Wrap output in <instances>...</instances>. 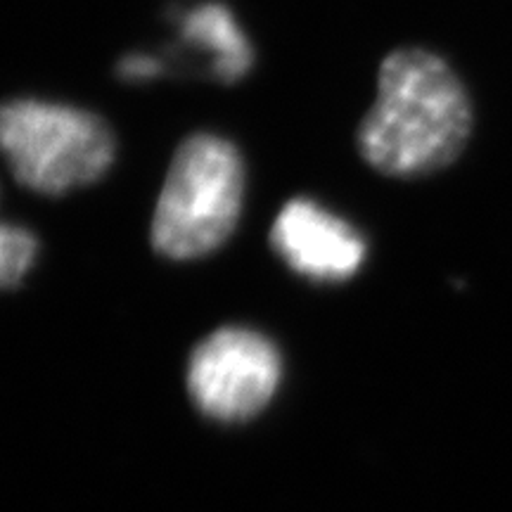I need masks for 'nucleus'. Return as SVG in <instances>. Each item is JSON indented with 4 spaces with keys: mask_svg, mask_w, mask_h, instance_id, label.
<instances>
[{
    "mask_svg": "<svg viewBox=\"0 0 512 512\" xmlns=\"http://www.w3.org/2000/svg\"><path fill=\"white\" fill-rule=\"evenodd\" d=\"M472 133L465 86L439 55L401 48L384 57L377 100L358 126V150L380 174L430 176L460 157Z\"/></svg>",
    "mask_w": 512,
    "mask_h": 512,
    "instance_id": "nucleus-1",
    "label": "nucleus"
},
{
    "mask_svg": "<svg viewBox=\"0 0 512 512\" xmlns=\"http://www.w3.org/2000/svg\"><path fill=\"white\" fill-rule=\"evenodd\" d=\"M245 164L230 140L214 133L185 138L171 159L152 216V247L188 261L216 252L238 228Z\"/></svg>",
    "mask_w": 512,
    "mask_h": 512,
    "instance_id": "nucleus-2",
    "label": "nucleus"
},
{
    "mask_svg": "<svg viewBox=\"0 0 512 512\" xmlns=\"http://www.w3.org/2000/svg\"><path fill=\"white\" fill-rule=\"evenodd\" d=\"M0 143L15 181L41 195L100 181L117 150L98 114L43 100L8 102L0 112Z\"/></svg>",
    "mask_w": 512,
    "mask_h": 512,
    "instance_id": "nucleus-3",
    "label": "nucleus"
},
{
    "mask_svg": "<svg viewBox=\"0 0 512 512\" xmlns=\"http://www.w3.org/2000/svg\"><path fill=\"white\" fill-rule=\"evenodd\" d=\"M283 375L271 339L247 328H221L192 351L188 389L211 418L245 420L271 401Z\"/></svg>",
    "mask_w": 512,
    "mask_h": 512,
    "instance_id": "nucleus-4",
    "label": "nucleus"
},
{
    "mask_svg": "<svg viewBox=\"0 0 512 512\" xmlns=\"http://www.w3.org/2000/svg\"><path fill=\"white\" fill-rule=\"evenodd\" d=\"M271 245L292 271L313 283H344L366 261L358 230L320 204L299 197L275 216Z\"/></svg>",
    "mask_w": 512,
    "mask_h": 512,
    "instance_id": "nucleus-5",
    "label": "nucleus"
},
{
    "mask_svg": "<svg viewBox=\"0 0 512 512\" xmlns=\"http://www.w3.org/2000/svg\"><path fill=\"white\" fill-rule=\"evenodd\" d=\"M183 38L211 53L214 74L221 81H238L252 67V46L226 5L204 3L188 12L183 19Z\"/></svg>",
    "mask_w": 512,
    "mask_h": 512,
    "instance_id": "nucleus-6",
    "label": "nucleus"
},
{
    "mask_svg": "<svg viewBox=\"0 0 512 512\" xmlns=\"http://www.w3.org/2000/svg\"><path fill=\"white\" fill-rule=\"evenodd\" d=\"M38 254L36 235L24 226L3 223L0 228V280L5 287L22 283Z\"/></svg>",
    "mask_w": 512,
    "mask_h": 512,
    "instance_id": "nucleus-7",
    "label": "nucleus"
},
{
    "mask_svg": "<svg viewBox=\"0 0 512 512\" xmlns=\"http://www.w3.org/2000/svg\"><path fill=\"white\" fill-rule=\"evenodd\" d=\"M159 69H162L159 67V62L147 55H128L126 60L119 64V74L124 76V79H133V81L152 79V76L159 74Z\"/></svg>",
    "mask_w": 512,
    "mask_h": 512,
    "instance_id": "nucleus-8",
    "label": "nucleus"
}]
</instances>
